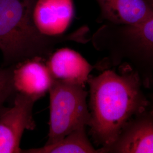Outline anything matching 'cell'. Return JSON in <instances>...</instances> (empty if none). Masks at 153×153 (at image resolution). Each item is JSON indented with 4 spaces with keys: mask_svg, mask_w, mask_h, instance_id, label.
<instances>
[{
    "mask_svg": "<svg viewBox=\"0 0 153 153\" xmlns=\"http://www.w3.org/2000/svg\"><path fill=\"white\" fill-rule=\"evenodd\" d=\"M148 99V108L153 112V92L147 96Z\"/></svg>",
    "mask_w": 153,
    "mask_h": 153,
    "instance_id": "4fadbf2b",
    "label": "cell"
},
{
    "mask_svg": "<svg viewBox=\"0 0 153 153\" xmlns=\"http://www.w3.org/2000/svg\"><path fill=\"white\" fill-rule=\"evenodd\" d=\"M14 65L0 68V115L7 108L5 107L8 99L16 93L13 78Z\"/></svg>",
    "mask_w": 153,
    "mask_h": 153,
    "instance_id": "7c38bea8",
    "label": "cell"
},
{
    "mask_svg": "<svg viewBox=\"0 0 153 153\" xmlns=\"http://www.w3.org/2000/svg\"><path fill=\"white\" fill-rule=\"evenodd\" d=\"M102 21L117 25H136L153 18V9L146 0H95Z\"/></svg>",
    "mask_w": 153,
    "mask_h": 153,
    "instance_id": "30bf717a",
    "label": "cell"
},
{
    "mask_svg": "<svg viewBox=\"0 0 153 153\" xmlns=\"http://www.w3.org/2000/svg\"><path fill=\"white\" fill-rule=\"evenodd\" d=\"M73 0H36L33 6V23L46 36L64 35L74 16Z\"/></svg>",
    "mask_w": 153,
    "mask_h": 153,
    "instance_id": "52a82bcc",
    "label": "cell"
},
{
    "mask_svg": "<svg viewBox=\"0 0 153 153\" xmlns=\"http://www.w3.org/2000/svg\"><path fill=\"white\" fill-rule=\"evenodd\" d=\"M24 153H100L88 138L86 128L72 131L59 141L39 148L22 150Z\"/></svg>",
    "mask_w": 153,
    "mask_h": 153,
    "instance_id": "8fae6325",
    "label": "cell"
},
{
    "mask_svg": "<svg viewBox=\"0 0 153 153\" xmlns=\"http://www.w3.org/2000/svg\"><path fill=\"white\" fill-rule=\"evenodd\" d=\"M46 65L53 80L83 87L94 68L82 55L68 48L53 52Z\"/></svg>",
    "mask_w": 153,
    "mask_h": 153,
    "instance_id": "ba28073f",
    "label": "cell"
},
{
    "mask_svg": "<svg viewBox=\"0 0 153 153\" xmlns=\"http://www.w3.org/2000/svg\"><path fill=\"white\" fill-rule=\"evenodd\" d=\"M82 86L54 80L49 89L50 120L45 145L59 141L72 131L88 126V93Z\"/></svg>",
    "mask_w": 153,
    "mask_h": 153,
    "instance_id": "277c9868",
    "label": "cell"
},
{
    "mask_svg": "<svg viewBox=\"0 0 153 153\" xmlns=\"http://www.w3.org/2000/svg\"><path fill=\"white\" fill-rule=\"evenodd\" d=\"M40 58H34L14 65L13 83L16 93L38 100L49 91L53 79L47 66Z\"/></svg>",
    "mask_w": 153,
    "mask_h": 153,
    "instance_id": "9c48e42d",
    "label": "cell"
},
{
    "mask_svg": "<svg viewBox=\"0 0 153 153\" xmlns=\"http://www.w3.org/2000/svg\"><path fill=\"white\" fill-rule=\"evenodd\" d=\"M37 99L16 93L14 104L0 115V153H22L20 143L26 130H33V107Z\"/></svg>",
    "mask_w": 153,
    "mask_h": 153,
    "instance_id": "5b68a950",
    "label": "cell"
},
{
    "mask_svg": "<svg viewBox=\"0 0 153 153\" xmlns=\"http://www.w3.org/2000/svg\"><path fill=\"white\" fill-rule=\"evenodd\" d=\"M105 55L100 66H124L135 71L143 86L153 84V18L136 25L105 23L91 38Z\"/></svg>",
    "mask_w": 153,
    "mask_h": 153,
    "instance_id": "3957f363",
    "label": "cell"
},
{
    "mask_svg": "<svg viewBox=\"0 0 153 153\" xmlns=\"http://www.w3.org/2000/svg\"><path fill=\"white\" fill-rule=\"evenodd\" d=\"M119 73L105 69L89 76L90 114L88 126L94 141L101 147L115 141L126 124L147 109L148 99L141 80L135 71L121 66Z\"/></svg>",
    "mask_w": 153,
    "mask_h": 153,
    "instance_id": "6da1fadb",
    "label": "cell"
},
{
    "mask_svg": "<svg viewBox=\"0 0 153 153\" xmlns=\"http://www.w3.org/2000/svg\"><path fill=\"white\" fill-rule=\"evenodd\" d=\"M100 153H153V112L144 110L129 121L114 142Z\"/></svg>",
    "mask_w": 153,
    "mask_h": 153,
    "instance_id": "8992f818",
    "label": "cell"
},
{
    "mask_svg": "<svg viewBox=\"0 0 153 153\" xmlns=\"http://www.w3.org/2000/svg\"><path fill=\"white\" fill-rule=\"evenodd\" d=\"M148 4L150 5V6L153 9V0H146Z\"/></svg>",
    "mask_w": 153,
    "mask_h": 153,
    "instance_id": "5bb4252c",
    "label": "cell"
},
{
    "mask_svg": "<svg viewBox=\"0 0 153 153\" xmlns=\"http://www.w3.org/2000/svg\"><path fill=\"white\" fill-rule=\"evenodd\" d=\"M35 1L0 0V51L4 66L34 58L43 59L63 42L86 41L85 28L58 36L42 34L33 21Z\"/></svg>",
    "mask_w": 153,
    "mask_h": 153,
    "instance_id": "7a4b0ae2",
    "label": "cell"
}]
</instances>
